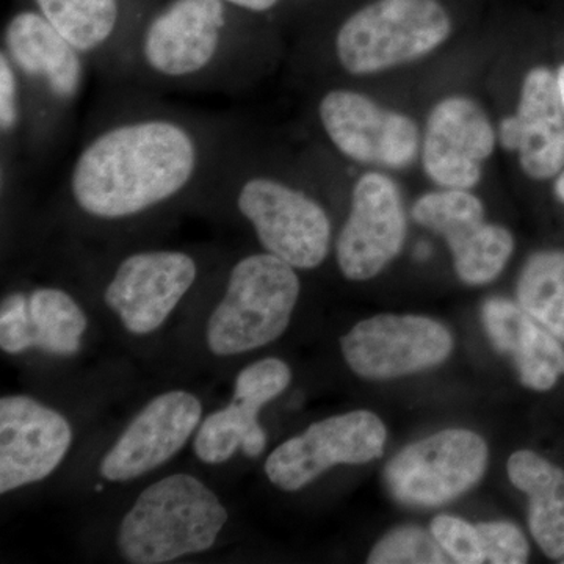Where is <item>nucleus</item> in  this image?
<instances>
[{
	"instance_id": "obj_33",
	"label": "nucleus",
	"mask_w": 564,
	"mask_h": 564,
	"mask_svg": "<svg viewBox=\"0 0 564 564\" xmlns=\"http://www.w3.org/2000/svg\"><path fill=\"white\" fill-rule=\"evenodd\" d=\"M96 491H102V485L96 486Z\"/></svg>"
},
{
	"instance_id": "obj_8",
	"label": "nucleus",
	"mask_w": 564,
	"mask_h": 564,
	"mask_svg": "<svg viewBox=\"0 0 564 564\" xmlns=\"http://www.w3.org/2000/svg\"><path fill=\"white\" fill-rule=\"evenodd\" d=\"M198 259L184 250L129 252L111 270L104 303L133 336L158 332L199 280Z\"/></svg>"
},
{
	"instance_id": "obj_31",
	"label": "nucleus",
	"mask_w": 564,
	"mask_h": 564,
	"mask_svg": "<svg viewBox=\"0 0 564 564\" xmlns=\"http://www.w3.org/2000/svg\"><path fill=\"white\" fill-rule=\"evenodd\" d=\"M556 85H558L560 99H562L564 109V65L560 66L558 74H556Z\"/></svg>"
},
{
	"instance_id": "obj_29",
	"label": "nucleus",
	"mask_w": 564,
	"mask_h": 564,
	"mask_svg": "<svg viewBox=\"0 0 564 564\" xmlns=\"http://www.w3.org/2000/svg\"><path fill=\"white\" fill-rule=\"evenodd\" d=\"M229 6L252 14V17L261 18V20L270 22L278 11L288 6V0H225Z\"/></svg>"
},
{
	"instance_id": "obj_18",
	"label": "nucleus",
	"mask_w": 564,
	"mask_h": 564,
	"mask_svg": "<svg viewBox=\"0 0 564 564\" xmlns=\"http://www.w3.org/2000/svg\"><path fill=\"white\" fill-rule=\"evenodd\" d=\"M73 429L65 415L28 395L0 399V494L50 477L68 455Z\"/></svg>"
},
{
	"instance_id": "obj_14",
	"label": "nucleus",
	"mask_w": 564,
	"mask_h": 564,
	"mask_svg": "<svg viewBox=\"0 0 564 564\" xmlns=\"http://www.w3.org/2000/svg\"><path fill=\"white\" fill-rule=\"evenodd\" d=\"M406 214L391 177L364 173L351 188L350 210L336 240V261L350 281L372 280L402 251Z\"/></svg>"
},
{
	"instance_id": "obj_1",
	"label": "nucleus",
	"mask_w": 564,
	"mask_h": 564,
	"mask_svg": "<svg viewBox=\"0 0 564 564\" xmlns=\"http://www.w3.org/2000/svg\"><path fill=\"white\" fill-rule=\"evenodd\" d=\"M245 132L247 124L229 115L151 95L121 99L82 140L63 180V206L79 221L120 226L202 204Z\"/></svg>"
},
{
	"instance_id": "obj_10",
	"label": "nucleus",
	"mask_w": 564,
	"mask_h": 564,
	"mask_svg": "<svg viewBox=\"0 0 564 564\" xmlns=\"http://www.w3.org/2000/svg\"><path fill=\"white\" fill-rule=\"evenodd\" d=\"M386 440L383 421L370 411L333 415L278 445L263 470L281 491H300L334 466L380 458Z\"/></svg>"
},
{
	"instance_id": "obj_20",
	"label": "nucleus",
	"mask_w": 564,
	"mask_h": 564,
	"mask_svg": "<svg viewBox=\"0 0 564 564\" xmlns=\"http://www.w3.org/2000/svg\"><path fill=\"white\" fill-rule=\"evenodd\" d=\"M88 318L77 300L57 285L17 291L0 304V348L7 355L39 348L69 358L82 348Z\"/></svg>"
},
{
	"instance_id": "obj_4",
	"label": "nucleus",
	"mask_w": 564,
	"mask_h": 564,
	"mask_svg": "<svg viewBox=\"0 0 564 564\" xmlns=\"http://www.w3.org/2000/svg\"><path fill=\"white\" fill-rule=\"evenodd\" d=\"M0 52L13 63L24 90L28 162H43L68 129L90 63L39 11L22 3L3 22Z\"/></svg>"
},
{
	"instance_id": "obj_22",
	"label": "nucleus",
	"mask_w": 564,
	"mask_h": 564,
	"mask_svg": "<svg viewBox=\"0 0 564 564\" xmlns=\"http://www.w3.org/2000/svg\"><path fill=\"white\" fill-rule=\"evenodd\" d=\"M484 323L497 350L514 359L527 388L549 391L564 375L562 345L521 306L507 300H489L484 306Z\"/></svg>"
},
{
	"instance_id": "obj_13",
	"label": "nucleus",
	"mask_w": 564,
	"mask_h": 564,
	"mask_svg": "<svg viewBox=\"0 0 564 564\" xmlns=\"http://www.w3.org/2000/svg\"><path fill=\"white\" fill-rule=\"evenodd\" d=\"M352 372L366 380H391L432 369L454 347L451 333L432 318L383 314L352 326L340 340Z\"/></svg>"
},
{
	"instance_id": "obj_15",
	"label": "nucleus",
	"mask_w": 564,
	"mask_h": 564,
	"mask_svg": "<svg viewBox=\"0 0 564 564\" xmlns=\"http://www.w3.org/2000/svg\"><path fill=\"white\" fill-rule=\"evenodd\" d=\"M413 218L447 240L456 273L466 284L496 280L513 252V236L502 226L486 223L484 203L467 191L426 193L415 202Z\"/></svg>"
},
{
	"instance_id": "obj_28",
	"label": "nucleus",
	"mask_w": 564,
	"mask_h": 564,
	"mask_svg": "<svg viewBox=\"0 0 564 564\" xmlns=\"http://www.w3.org/2000/svg\"><path fill=\"white\" fill-rule=\"evenodd\" d=\"M486 562L521 564L529 558V543L521 530L508 522H486L477 525Z\"/></svg>"
},
{
	"instance_id": "obj_26",
	"label": "nucleus",
	"mask_w": 564,
	"mask_h": 564,
	"mask_svg": "<svg viewBox=\"0 0 564 564\" xmlns=\"http://www.w3.org/2000/svg\"><path fill=\"white\" fill-rule=\"evenodd\" d=\"M367 562L372 564H437L447 563L444 549L433 533L417 527H402L393 530L380 541Z\"/></svg>"
},
{
	"instance_id": "obj_30",
	"label": "nucleus",
	"mask_w": 564,
	"mask_h": 564,
	"mask_svg": "<svg viewBox=\"0 0 564 564\" xmlns=\"http://www.w3.org/2000/svg\"><path fill=\"white\" fill-rule=\"evenodd\" d=\"M500 143L507 151H518L519 147V122L518 118L507 117L500 122Z\"/></svg>"
},
{
	"instance_id": "obj_24",
	"label": "nucleus",
	"mask_w": 564,
	"mask_h": 564,
	"mask_svg": "<svg viewBox=\"0 0 564 564\" xmlns=\"http://www.w3.org/2000/svg\"><path fill=\"white\" fill-rule=\"evenodd\" d=\"M518 299L530 317L564 340V252L532 256L519 278Z\"/></svg>"
},
{
	"instance_id": "obj_27",
	"label": "nucleus",
	"mask_w": 564,
	"mask_h": 564,
	"mask_svg": "<svg viewBox=\"0 0 564 564\" xmlns=\"http://www.w3.org/2000/svg\"><path fill=\"white\" fill-rule=\"evenodd\" d=\"M432 533L437 543L456 563H485L484 545L477 525H470L454 516H437L432 522Z\"/></svg>"
},
{
	"instance_id": "obj_2",
	"label": "nucleus",
	"mask_w": 564,
	"mask_h": 564,
	"mask_svg": "<svg viewBox=\"0 0 564 564\" xmlns=\"http://www.w3.org/2000/svg\"><path fill=\"white\" fill-rule=\"evenodd\" d=\"M273 57L270 22L225 0H161L137 36L122 84L234 95L261 79Z\"/></svg>"
},
{
	"instance_id": "obj_11",
	"label": "nucleus",
	"mask_w": 564,
	"mask_h": 564,
	"mask_svg": "<svg viewBox=\"0 0 564 564\" xmlns=\"http://www.w3.org/2000/svg\"><path fill=\"white\" fill-rule=\"evenodd\" d=\"M488 447L469 430H445L400 452L386 469L399 502L437 507L456 499L484 477Z\"/></svg>"
},
{
	"instance_id": "obj_5",
	"label": "nucleus",
	"mask_w": 564,
	"mask_h": 564,
	"mask_svg": "<svg viewBox=\"0 0 564 564\" xmlns=\"http://www.w3.org/2000/svg\"><path fill=\"white\" fill-rule=\"evenodd\" d=\"M229 514L199 478L173 474L140 494L118 527L117 545L132 564H163L217 543Z\"/></svg>"
},
{
	"instance_id": "obj_25",
	"label": "nucleus",
	"mask_w": 564,
	"mask_h": 564,
	"mask_svg": "<svg viewBox=\"0 0 564 564\" xmlns=\"http://www.w3.org/2000/svg\"><path fill=\"white\" fill-rule=\"evenodd\" d=\"M29 117L21 79L0 52V174L2 182L20 180L28 162Z\"/></svg>"
},
{
	"instance_id": "obj_32",
	"label": "nucleus",
	"mask_w": 564,
	"mask_h": 564,
	"mask_svg": "<svg viewBox=\"0 0 564 564\" xmlns=\"http://www.w3.org/2000/svg\"><path fill=\"white\" fill-rule=\"evenodd\" d=\"M555 195L558 196L560 202L564 203V172L555 182Z\"/></svg>"
},
{
	"instance_id": "obj_9",
	"label": "nucleus",
	"mask_w": 564,
	"mask_h": 564,
	"mask_svg": "<svg viewBox=\"0 0 564 564\" xmlns=\"http://www.w3.org/2000/svg\"><path fill=\"white\" fill-rule=\"evenodd\" d=\"M315 113L323 135L348 161L402 170L417 155L415 122L383 109L361 91L329 88L318 99Z\"/></svg>"
},
{
	"instance_id": "obj_17",
	"label": "nucleus",
	"mask_w": 564,
	"mask_h": 564,
	"mask_svg": "<svg viewBox=\"0 0 564 564\" xmlns=\"http://www.w3.org/2000/svg\"><path fill=\"white\" fill-rule=\"evenodd\" d=\"M292 372L278 358H265L243 367L234 383L232 402L204 419L196 432L193 452L199 462L221 464L242 451L258 458L267 447V433L259 413L289 388Z\"/></svg>"
},
{
	"instance_id": "obj_21",
	"label": "nucleus",
	"mask_w": 564,
	"mask_h": 564,
	"mask_svg": "<svg viewBox=\"0 0 564 564\" xmlns=\"http://www.w3.org/2000/svg\"><path fill=\"white\" fill-rule=\"evenodd\" d=\"M519 163L527 176L551 180L564 166V109L556 76L545 68L527 74L519 101Z\"/></svg>"
},
{
	"instance_id": "obj_6",
	"label": "nucleus",
	"mask_w": 564,
	"mask_h": 564,
	"mask_svg": "<svg viewBox=\"0 0 564 564\" xmlns=\"http://www.w3.org/2000/svg\"><path fill=\"white\" fill-rule=\"evenodd\" d=\"M300 292L299 273L288 262L263 250L243 254L229 267L207 322V347L225 358L274 343L288 329Z\"/></svg>"
},
{
	"instance_id": "obj_19",
	"label": "nucleus",
	"mask_w": 564,
	"mask_h": 564,
	"mask_svg": "<svg viewBox=\"0 0 564 564\" xmlns=\"http://www.w3.org/2000/svg\"><path fill=\"white\" fill-rule=\"evenodd\" d=\"M496 147V132L473 99L451 96L437 104L426 122L423 169L444 188L469 191Z\"/></svg>"
},
{
	"instance_id": "obj_3",
	"label": "nucleus",
	"mask_w": 564,
	"mask_h": 564,
	"mask_svg": "<svg viewBox=\"0 0 564 564\" xmlns=\"http://www.w3.org/2000/svg\"><path fill=\"white\" fill-rule=\"evenodd\" d=\"M204 206L226 209L250 226L262 250L296 270L318 269L332 250L333 225L322 202L274 172L248 131L229 152Z\"/></svg>"
},
{
	"instance_id": "obj_12",
	"label": "nucleus",
	"mask_w": 564,
	"mask_h": 564,
	"mask_svg": "<svg viewBox=\"0 0 564 564\" xmlns=\"http://www.w3.org/2000/svg\"><path fill=\"white\" fill-rule=\"evenodd\" d=\"M161 0H18L39 11L91 68L107 80L124 79L148 14Z\"/></svg>"
},
{
	"instance_id": "obj_7",
	"label": "nucleus",
	"mask_w": 564,
	"mask_h": 564,
	"mask_svg": "<svg viewBox=\"0 0 564 564\" xmlns=\"http://www.w3.org/2000/svg\"><path fill=\"white\" fill-rule=\"evenodd\" d=\"M451 32L440 0H373L337 25L332 55L348 76H369L425 57Z\"/></svg>"
},
{
	"instance_id": "obj_23",
	"label": "nucleus",
	"mask_w": 564,
	"mask_h": 564,
	"mask_svg": "<svg viewBox=\"0 0 564 564\" xmlns=\"http://www.w3.org/2000/svg\"><path fill=\"white\" fill-rule=\"evenodd\" d=\"M508 477L530 497V530L544 554L564 555V474L533 452L508 459Z\"/></svg>"
},
{
	"instance_id": "obj_16",
	"label": "nucleus",
	"mask_w": 564,
	"mask_h": 564,
	"mask_svg": "<svg viewBox=\"0 0 564 564\" xmlns=\"http://www.w3.org/2000/svg\"><path fill=\"white\" fill-rule=\"evenodd\" d=\"M203 404L195 393L154 397L126 426L99 464L104 480L124 484L150 474L180 454L198 430Z\"/></svg>"
}]
</instances>
